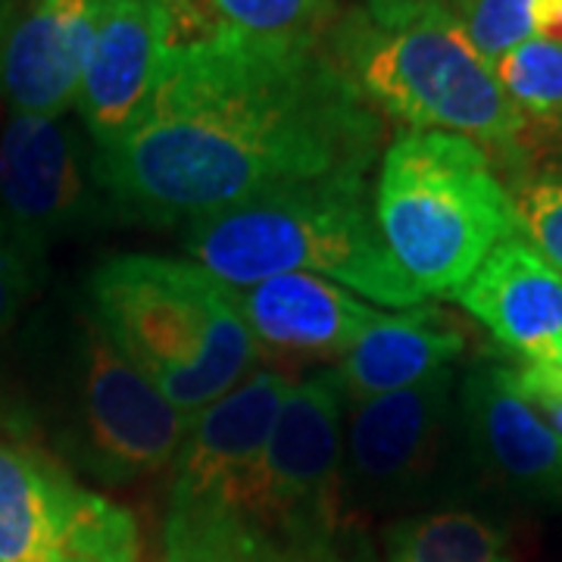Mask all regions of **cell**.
<instances>
[{"instance_id":"1","label":"cell","mask_w":562,"mask_h":562,"mask_svg":"<svg viewBox=\"0 0 562 562\" xmlns=\"http://www.w3.org/2000/svg\"><path fill=\"white\" fill-rule=\"evenodd\" d=\"M382 138L319 41L220 35L169 47L140 116L91 166L122 216L184 225L284 188L366 179Z\"/></svg>"},{"instance_id":"2","label":"cell","mask_w":562,"mask_h":562,"mask_svg":"<svg viewBox=\"0 0 562 562\" xmlns=\"http://www.w3.org/2000/svg\"><path fill=\"white\" fill-rule=\"evenodd\" d=\"M347 397L335 369H257L188 422L162 516V562H362L341 482Z\"/></svg>"},{"instance_id":"3","label":"cell","mask_w":562,"mask_h":562,"mask_svg":"<svg viewBox=\"0 0 562 562\" xmlns=\"http://www.w3.org/2000/svg\"><path fill=\"white\" fill-rule=\"evenodd\" d=\"M181 228L191 262L235 288L276 276H319L391 310L425 306L384 247L366 179L284 188Z\"/></svg>"},{"instance_id":"4","label":"cell","mask_w":562,"mask_h":562,"mask_svg":"<svg viewBox=\"0 0 562 562\" xmlns=\"http://www.w3.org/2000/svg\"><path fill=\"white\" fill-rule=\"evenodd\" d=\"M88 310L184 419L257 372L260 350L228 284L191 260L122 254L88 276Z\"/></svg>"},{"instance_id":"5","label":"cell","mask_w":562,"mask_h":562,"mask_svg":"<svg viewBox=\"0 0 562 562\" xmlns=\"http://www.w3.org/2000/svg\"><path fill=\"white\" fill-rule=\"evenodd\" d=\"M328 50L369 106L413 132L460 135L506 162L525 157L528 125L447 0L394 20L350 10L331 25Z\"/></svg>"},{"instance_id":"6","label":"cell","mask_w":562,"mask_h":562,"mask_svg":"<svg viewBox=\"0 0 562 562\" xmlns=\"http://www.w3.org/2000/svg\"><path fill=\"white\" fill-rule=\"evenodd\" d=\"M372 216L384 247L422 297H450L519 232L513 194L491 154L447 132H406L382 157Z\"/></svg>"},{"instance_id":"7","label":"cell","mask_w":562,"mask_h":562,"mask_svg":"<svg viewBox=\"0 0 562 562\" xmlns=\"http://www.w3.org/2000/svg\"><path fill=\"white\" fill-rule=\"evenodd\" d=\"M60 328L47 384L54 457L101 484L140 482L172 465L191 419L122 357L88 306Z\"/></svg>"},{"instance_id":"8","label":"cell","mask_w":562,"mask_h":562,"mask_svg":"<svg viewBox=\"0 0 562 562\" xmlns=\"http://www.w3.org/2000/svg\"><path fill=\"white\" fill-rule=\"evenodd\" d=\"M457 460H465V447L453 369L394 394L347 403L341 482L360 519L435 501Z\"/></svg>"},{"instance_id":"9","label":"cell","mask_w":562,"mask_h":562,"mask_svg":"<svg viewBox=\"0 0 562 562\" xmlns=\"http://www.w3.org/2000/svg\"><path fill=\"white\" fill-rule=\"evenodd\" d=\"M138 519L54 453L0 435V562H138Z\"/></svg>"},{"instance_id":"10","label":"cell","mask_w":562,"mask_h":562,"mask_svg":"<svg viewBox=\"0 0 562 562\" xmlns=\"http://www.w3.org/2000/svg\"><path fill=\"white\" fill-rule=\"evenodd\" d=\"M94 166L76 128L50 116L13 113L0 128V216L7 235L44 257L50 244L98 213Z\"/></svg>"},{"instance_id":"11","label":"cell","mask_w":562,"mask_h":562,"mask_svg":"<svg viewBox=\"0 0 562 562\" xmlns=\"http://www.w3.org/2000/svg\"><path fill=\"white\" fill-rule=\"evenodd\" d=\"M465 460L528 503H562V441L525 401L513 366L479 362L457 387Z\"/></svg>"},{"instance_id":"12","label":"cell","mask_w":562,"mask_h":562,"mask_svg":"<svg viewBox=\"0 0 562 562\" xmlns=\"http://www.w3.org/2000/svg\"><path fill=\"white\" fill-rule=\"evenodd\" d=\"M106 0H16L0 44V98L60 120L79 101Z\"/></svg>"},{"instance_id":"13","label":"cell","mask_w":562,"mask_h":562,"mask_svg":"<svg viewBox=\"0 0 562 562\" xmlns=\"http://www.w3.org/2000/svg\"><path fill=\"white\" fill-rule=\"evenodd\" d=\"M228 297L260 357L303 362L341 360L382 319V310L319 276H276L228 284Z\"/></svg>"},{"instance_id":"14","label":"cell","mask_w":562,"mask_h":562,"mask_svg":"<svg viewBox=\"0 0 562 562\" xmlns=\"http://www.w3.org/2000/svg\"><path fill=\"white\" fill-rule=\"evenodd\" d=\"M172 47L162 0H106L79 88L81 122L98 150L132 128Z\"/></svg>"},{"instance_id":"15","label":"cell","mask_w":562,"mask_h":562,"mask_svg":"<svg viewBox=\"0 0 562 562\" xmlns=\"http://www.w3.org/2000/svg\"><path fill=\"white\" fill-rule=\"evenodd\" d=\"M522 360H538L562 338V272L525 235L503 238L450 294Z\"/></svg>"},{"instance_id":"16","label":"cell","mask_w":562,"mask_h":562,"mask_svg":"<svg viewBox=\"0 0 562 562\" xmlns=\"http://www.w3.org/2000/svg\"><path fill=\"white\" fill-rule=\"evenodd\" d=\"M465 350L462 331L431 306L384 313L360 341L353 344L335 375L347 403H362L382 394L425 382L450 369Z\"/></svg>"},{"instance_id":"17","label":"cell","mask_w":562,"mask_h":562,"mask_svg":"<svg viewBox=\"0 0 562 562\" xmlns=\"http://www.w3.org/2000/svg\"><path fill=\"white\" fill-rule=\"evenodd\" d=\"M172 47L241 35L266 41H319L335 25V0H162Z\"/></svg>"},{"instance_id":"18","label":"cell","mask_w":562,"mask_h":562,"mask_svg":"<svg viewBox=\"0 0 562 562\" xmlns=\"http://www.w3.org/2000/svg\"><path fill=\"white\" fill-rule=\"evenodd\" d=\"M382 562H516L506 528L475 509H425L384 531Z\"/></svg>"},{"instance_id":"19","label":"cell","mask_w":562,"mask_h":562,"mask_svg":"<svg viewBox=\"0 0 562 562\" xmlns=\"http://www.w3.org/2000/svg\"><path fill=\"white\" fill-rule=\"evenodd\" d=\"M503 94L528 125L562 135V41L531 38L494 60Z\"/></svg>"},{"instance_id":"20","label":"cell","mask_w":562,"mask_h":562,"mask_svg":"<svg viewBox=\"0 0 562 562\" xmlns=\"http://www.w3.org/2000/svg\"><path fill=\"white\" fill-rule=\"evenodd\" d=\"M447 7L491 63L538 38L541 0H447Z\"/></svg>"},{"instance_id":"21","label":"cell","mask_w":562,"mask_h":562,"mask_svg":"<svg viewBox=\"0 0 562 562\" xmlns=\"http://www.w3.org/2000/svg\"><path fill=\"white\" fill-rule=\"evenodd\" d=\"M519 235L562 272V166L522 179L513 191Z\"/></svg>"},{"instance_id":"22","label":"cell","mask_w":562,"mask_h":562,"mask_svg":"<svg viewBox=\"0 0 562 562\" xmlns=\"http://www.w3.org/2000/svg\"><path fill=\"white\" fill-rule=\"evenodd\" d=\"M41 257H32L16 241L0 244V338L13 328L20 310L38 288Z\"/></svg>"},{"instance_id":"23","label":"cell","mask_w":562,"mask_h":562,"mask_svg":"<svg viewBox=\"0 0 562 562\" xmlns=\"http://www.w3.org/2000/svg\"><path fill=\"white\" fill-rule=\"evenodd\" d=\"M516 372V384L522 391V397L535 413L541 416L543 425L562 441V369L550 357H538V360H522L513 366Z\"/></svg>"},{"instance_id":"24","label":"cell","mask_w":562,"mask_h":562,"mask_svg":"<svg viewBox=\"0 0 562 562\" xmlns=\"http://www.w3.org/2000/svg\"><path fill=\"white\" fill-rule=\"evenodd\" d=\"M366 13L375 16V20H394V16H403V13H413L419 7H428V3H441V0H362Z\"/></svg>"},{"instance_id":"25","label":"cell","mask_w":562,"mask_h":562,"mask_svg":"<svg viewBox=\"0 0 562 562\" xmlns=\"http://www.w3.org/2000/svg\"><path fill=\"white\" fill-rule=\"evenodd\" d=\"M13 3H16V0H0V44H3V32H7L10 13H13Z\"/></svg>"},{"instance_id":"26","label":"cell","mask_w":562,"mask_h":562,"mask_svg":"<svg viewBox=\"0 0 562 562\" xmlns=\"http://www.w3.org/2000/svg\"><path fill=\"white\" fill-rule=\"evenodd\" d=\"M547 357H550V360L557 362V366H560V369H562V338L557 344H553V350H550Z\"/></svg>"},{"instance_id":"27","label":"cell","mask_w":562,"mask_h":562,"mask_svg":"<svg viewBox=\"0 0 562 562\" xmlns=\"http://www.w3.org/2000/svg\"><path fill=\"white\" fill-rule=\"evenodd\" d=\"M7 241H13V238L7 235V225H3V216H0V244H7Z\"/></svg>"}]
</instances>
